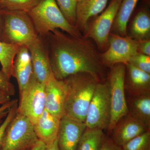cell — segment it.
I'll return each mask as SVG.
<instances>
[{
  "label": "cell",
  "mask_w": 150,
  "mask_h": 150,
  "mask_svg": "<svg viewBox=\"0 0 150 150\" xmlns=\"http://www.w3.org/2000/svg\"><path fill=\"white\" fill-rule=\"evenodd\" d=\"M111 117L110 87L108 81H99L89 105L85 125L88 129L108 130Z\"/></svg>",
  "instance_id": "cell-6"
},
{
  "label": "cell",
  "mask_w": 150,
  "mask_h": 150,
  "mask_svg": "<svg viewBox=\"0 0 150 150\" xmlns=\"http://www.w3.org/2000/svg\"><path fill=\"white\" fill-rule=\"evenodd\" d=\"M55 1L68 21L72 25L76 26V10L77 1L76 0H55Z\"/></svg>",
  "instance_id": "cell-25"
},
{
  "label": "cell",
  "mask_w": 150,
  "mask_h": 150,
  "mask_svg": "<svg viewBox=\"0 0 150 150\" xmlns=\"http://www.w3.org/2000/svg\"><path fill=\"white\" fill-rule=\"evenodd\" d=\"M3 120L2 119H0V125L1 124V123H2Z\"/></svg>",
  "instance_id": "cell-37"
},
{
  "label": "cell",
  "mask_w": 150,
  "mask_h": 150,
  "mask_svg": "<svg viewBox=\"0 0 150 150\" xmlns=\"http://www.w3.org/2000/svg\"><path fill=\"white\" fill-rule=\"evenodd\" d=\"M60 120L45 109L33 125L38 139L46 145L54 142L57 139Z\"/></svg>",
  "instance_id": "cell-17"
},
{
  "label": "cell",
  "mask_w": 150,
  "mask_h": 150,
  "mask_svg": "<svg viewBox=\"0 0 150 150\" xmlns=\"http://www.w3.org/2000/svg\"><path fill=\"white\" fill-rule=\"evenodd\" d=\"M76 1H79V0H76Z\"/></svg>",
  "instance_id": "cell-38"
},
{
  "label": "cell",
  "mask_w": 150,
  "mask_h": 150,
  "mask_svg": "<svg viewBox=\"0 0 150 150\" xmlns=\"http://www.w3.org/2000/svg\"><path fill=\"white\" fill-rule=\"evenodd\" d=\"M27 48L31 57L33 74L39 82L45 84L53 73L43 38L38 35Z\"/></svg>",
  "instance_id": "cell-13"
},
{
  "label": "cell",
  "mask_w": 150,
  "mask_h": 150,
  "mask_svg": "<svg viewBox=\"0 0 150 150\" xmlns=\"http://www.w3.org/2000/svg\"><path fill=\"white\" fill-rule=\"evenodd\" d=\"M19 93L17 112L33 125L45 109V84L39 82L33 74L27 86Z\"/></svg>",
  "instance_id": "cell-8"
},
{
  "label": "cell",
  "mask_w": 150,
  "mask_h": 150,
  "mask_svg": "<svg viewBox=\"0 0 150 150\" xmlns=\"http://www.w3.org/2000/svg\"><path fill=\"white\" fill-rule=\"evenodd\" d=\"M40 0H0V8L8 11H22L28 13Z\"/></svg>",
  "instance_id": "cell-24"
},
{
  "label": "cell",
  "mask_w": 150,
  "mask_h": 150,
  "mask_svg": "<svg viewBox=\"0 0 150 150\" xmlns=\"http://www.w3.org/2000/svg\"><path fill=\"white\" fill-rule=\"evenodd\" d=\"M122 0H111L107 7L91 24L85 33L86 38L92 39L98 48L103 49L108 44V38Z\"/></svg>",
  "instance_id": "cell-10"
},
{
  "label": "cell",
  "mask_w": 150,
  "mask_h": 150,
  "mask_svg": "<svg viewBox=\"0 0 150 150\" xmlns=\"http://www.w3.org/2000/svg\"><path fill=\"white\" fill-rule=\"evenodd\" d=\"M18 105V102L16 103L10 108L8 113L5 118L4 120L0 125V150L1 148L7 129L16 115Z\"/></svg>",
  "instance_id": "cell-28"
},
{
  "label": "cell",
  "mask_w": 150,
  "mask_h": 150,
  "mask_svg": "<svg viewBox=\"0 0 150 150\" xmlns=\"http://www.w3.org/2000/svg\"><path fill=\"white\" fill-rule=\"evenodd\" d=\"M126 74V65L119 64L111 67L108 75L111 107L108 136L118 121L129 113L125 88Z\"/></svg>",
  "instance_id": "cell-5"
},
{
  "label": "cell",
  "mask_w": 150,
  "mask_h": 150,
  "mask_svg": "<svg viewBox=\"0 0 150 150\" xmlns=\"http://www.w3.org/2000/svg\"><path fill=\"white\" fill-rule=\"evenodd\" d=\"M100 150H123L108 136H105Z\"/></svg>",
  "instance_id": "cell-30"
},
{
  "label": "cell",
  "mask_w": 150,
  "mask_h": 150,
  "mask_svg": "<svg viewBox=\"0 0 150 150\" xmlns=\"http://www.w3.org/2000/svg\"><path fill=\"white\" fill-rule=\"evenodd\" d=\"M38 140L33 124L16 112L7 129L0 150H30Z\"/></svg>",
  "instance_id": "cell-7"
},
{
  "label": "cell",
  "mask_w": 150,
  "mask_h": 150,
  "mask_svg": "<svg viewBox=\"0 0 150 150\" xmlns=\"http://www.w3.org/2000/svg\"><path fill=\"white\" fill-rule=\"evenodd\" d=\"M138 52L140 54L150 56V40H138Z\"/></svg>",
  "instance_id": "cell-31"
},
{
  "label": "cell",
  "mask_w": 150,
  "mask_h": 150,
  "mask_svg": "<svg viewBox=\"0 0 150 150\" xmlns=\"http://www.w3.org/2000/svg\"><path fill=\"white\" fill-rule=\"evenodd\" d=\"M139 0H122L112 28L115 34L127 35V24Z\"/></svg>",
  "instance_id": "cell-20"
},
{
  "label": "cell",
  "mask_w": 150,
  "mask_h": 150,
  "mask_svg": "<svg viewBox=\"0 0 150 150\" xmlns=\"http://www.w3.org/2000/svg\"><path fill=\"white\" fill-rule=\"evenodd\" d=\"M150 129L128 113L116 123L109 137L116 144L122 146L135 137Z\"/></svg>",
  "instance_id": "cell-14"
},
{
  "label": "cell",
  "mask_w": 150,
  "mask_h": 150,
  "mask_svg": "<svg viewBox=\"0 0 150 150\" xmlns=\"http://www.w3.org/2000/svg\"><path fill=\"white\" fill-rule=\"evenodd\" d=\"M63 80L67 89L65 115L85 123L89 105L100 81L87 73L72 75Z\"/></svg>",
  "instance_id": "cell-2"
},
{
  "label": "cell",
  "mask_w": 150,
  "mask_h": 150,
  "mask_svg": "<svg viewBox=\"0 0 150 150\" xmlns=\"http://www.w3.org/2000/svg\"><path fill=\"white\" fill-rule=\"evenodd\" d=\"M105 136L101 129L86 128L76 150H100Z\"/></svg>",
  "instance_id": "cell-23"
},
{
  "label": "cell",
  "mask_w": 150,
  "mask_h": 150,
  "mask_svg": "<svg viewBox=\"0 0 150 150\" xmlns=\"http://www.w3.org/2000/svg\"><path fill=\"white\" fill-rule=\"evenodd\" d=\"M126 98L129 113L150 129V93Z\"/></svg>",
  "instance_id": "cell-19"
},
{
  "label": "cell",
  "mask_w": 150,
  "mask_h": 150,
  "mask_svg": "<svg viewBox=\"0 0 150 150\" xmlns=\"http://www.w3.org/2000/svg\"><path fill=\"white\" fill-rule=\"evenodd\" d=\"M17 102H18L17 99L10 100L9 101L1 105L0 107V119L5 118L8 113L10 108Z\"/></svg>",
  "instance_id": "cell-32"
},
{
  "label": "cell",
  "mask_w": 150,
  "mask_h": 150,
  "mask_svg": "<svg viewBox=\"0 0 150 150\" xmlns=\"http://www.w3.org/2000/svg\"><path fill=\"white\" fill-rule=\"evenodd\" d=\"M14 77L18 83L19 92L27 86L33 74L30 54L27 47L21 46L14 59Z\"/></svg>",
  "instance_id": "cell-18"
},
{
  "label": "cell",
  "mask_w": 150,
  "mask_h": 150,
  "mask_svg": "<svg viewBox=\"0 0 150 150\" xmlns=\"http://www.w3.org/2000/svg\"><path fill=\"white\" fill-rule=\"evenodd\" d=\"M30 150H46V145L38 139Z\"/></svg>",
  "instance_id": "cell-33"
},
{
  "label": "cell",
  "mask_w": 150,
  "mask_h": 150,
  "mask_svg": "<svg viewBox=\"0 0 150 150\" xmlns=\"http://www.w3.org/2000/svg\"><path fill=\"white\" fill-rule=\"evenodd\" d=\"M10 97L0 91V105H2L10 100Z\"/></svg>",
  "instance_id": "cell-34"
},
{
  "label": "cell",
  "mask_w": 150,
  "mask_h": 150,
  "mask_svg": "<svg viewBox=\"0 0 150 150\" xmlns=\"http://www.w3.org/2000/svg\"><path fill=\"white\" fill-rule=\"evenodd\" d=\"M21 46L9 44L0 41V63L2 71L10 80L14 76L13 65L14 59Z\"/></svg>",
  "instance_id": "cell-21"
},
{
  "label": "cell",
  "mask_w": 150,
  "mask_h": 150,
  "mask_svg": "<svg viewBox=\"0 0 150 150\" xmlns=\"http://www.w3.org/2000/svg\"><path fill=\"white\" fill-rule=\"evenodd\" d=\"M1 11L3 18L1 41L28 48L38 38L28 13Z\"/></svg>",
  "instance_id": "cell-4"
},
{
  "label": "cell",
  "mask_w": 150,
  "mask_h": 150,
  "mask_svg": "<svg viewBox=\"0 0 150 150\" xmlns=\"http://www.w3.org/2000/svg\"><path fill=\"white\" fill-rule=\"evenodd\" d=\"M109 0H79L76 10V27L85 33L90 20L104 10Z\"/></svg>",
  "instance_id": "cell-16"
},
{
  "label": "cell",
  "mask_w": 150,
  "mask_h": 150,
  "mask_svg": "<svg viewBox=\"0 0 150 150\" xmlns=\"http://www.w3.org/2000/svg\"><path fill=\"white\" fill-rule=\"evenodd\" d=\"M46 150H59L57 139L54 142L46 145Z\"/></svg>",
  "instance_id": "cell-35"
},
{
  "label": "cell",
  "mask_w": 150,
  "mask_h": 150,
  "mask_svg": "<svg viewBox=\"0 0 150 150\" xmlns=\"http://www.w3.org/2000/svg\"><path fill=\"white\" fill-rule=\"evenodd\" d=\"M127 72L125 91L128 96H135L150 93V74L139 69L130 63L126 64Z\"/></svg>",
  "instance_id": "cell-15"
},
{
  "label": "cell",
  "mask_w": 150,
  "mask_h": 150,
  "mask_svg": "<svg viewBox=\"0 0 150 150\" xmlns=\"http://www.w3.org/2000/svg\"><path fill=\"white\" fill-rule=\"evenodd\" d=\"M109 47L101 55L104 66L112 67L115 64H126L138 52V40L131 36H121L110 33L108 38Z\"/></svg>",
  "instance_id": "cell-9"
},
{
  "label": "cell",
  "mask_w": 150,
  "mask_h": 150,
  "mask_svg": "<svg viewBox=\"0 0 150 150\" xmlns=\"http://www.w3.org/2000/svg\"><path fill=\"white\" fill-rule=\"evenodd\" d=\"M131 37L137 40L149 39L150 17L146 10L139 11L132 22Z\"/></svg>",
  "instance_id": "cell-22"
},
{
  "label": "cell",
  "mask_w": 150,
  "mask_h": 150,
  "mask_svg": "<svg viewBox=\"0 0 150 150\" xmlns=\"http://www.w3.org/2000/svg\"><path fill=\"white\" fill-rule=\"evenodd\" d=\"M28 13L40 37H45L56 29L72 36L82 37L79 30L67 20L55 0H40Z\"/></svg>",
  "instance_id": "cell-3"
},
{
  "label": "cell",
  "mask_w": 150,
  "mask_h": 150,
  "mask_svg": "<svg viewBox=\"0 0 150 150\" xmlns=\"http://www.w3.org/2000/svg\"><path fill=\"white\" fill-rule=\"evenodd\" d=\"M86 129L84 123L64 115L60 120L57 135L59 150H76Z\"/></svg>",
  "instance_id": "cell-12"
},
{
  "label": "cell",
  "mask_w": 150,
  "mask_h": 150,
  "mask_svg": "<svg viewBox=\"0 0 150 150\" xmlns=\"http://www.w3.org/2000/svg\"><path fill=\"white\" fill-rule=\"evenodd\" d=\"M143 71L150 74V56L137 53L129 63Z\"/></svg>",
  "instance_id": "cell-27"
},
{
  "label": "cell",
  "mask_w": 150,
  "mask_h": 150,
  "mask_svg": "<svg viewBox=\"0 0 150 150\" xmlns=\"http://www.w3.org/2000/svg\"><path fill=\"white\" fill-rule=\"evenodd\" d=\"M3 18L1 9L0 8V41H1L2 34Z\"/></svg>",
  "instance_id": "cell-36"
},
{
  "label": "cell",
  "mask_w": 150,
  "mask_h": 150,
  "mask_svg": "<svg viewBox=\"0 0 150 150\" xmlns=\"http://www.w3.org/2000/svg\"><path fill=\"white\" fill-rule=\"evenodd\" d=\"M43 38L52 73L57 80L87 73L101 81L105 66L101 55L90 39L72 36L59 29Z\"/></svg>",
  "instance_id": "cell-1"
},
{
  "label": "cell",
  "mask_w": 150,
  "mask_h": 150,
  "mask_svg": "<svg viewBox=\"0 0 150 150\" xmlns=\"http://www.w3.org/2000/svg\"><path fill=\"white\" fill-rule=\"evenodd\" d=\"M0 91L6 94L9 96H13L15 94L14 86L0 70Z\"/></svg>",
  "instance_id": "cell-29"
},
{
  "label": "cell",
  "mask_w": 150,
  "mask_h": 150,
  "mask_svg": "<svg viewBox=\"0 0 150 150\" xmlns=\"http://www.w3.org/2000/svg\"><path fill=\"white\" fill-rule=\"evenodd\" d=\"M121 148L123 150H150V130L135 137Z\"/></svg>",
  "instance_id": "cell-26"
},
{
  "label": "cell",
  "mask_w": 150,
  "mask_h": 150,
  "mask_svg": "<svg viewBox=\"0 0 150 150\" xmlns=\"http://www.w3.org/2000/svg\"><path fill=\"white\" fill-rule=\"evenodd\" d=\"M45 109L61 119L65 115L67 89L63 80L52 74L45 84Z\"/></svg>",
  "instance_id": "cell-11"
}]
</instances>
